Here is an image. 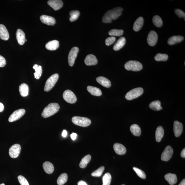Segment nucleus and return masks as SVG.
I'll return each instance as SVG.
<instances>
[{
	"instance_id": "nucleus-22",
	"label": "nucleus",
	"mask_w": 185,
	"mask_h": 185,
	"mask_svg": "<svg viewBox=\"0 0 185 185\" xmlns=\"http://www.w3.org/2000/svg\"><path fill=\"white\" fill-rule=\"evenodd\" d=\"M144 20L142 17H139L134 23L133 30L135 32H138L142 28L144 24Z\"/></svg>"
},
{
	"instance_id": "nucleus-30",
	"label": "nucleus",
	"mask_w": 185,
	"mask_h": 185,
	"mask_svg": "<svg viewBox=\"0 0 185 185\" xmlns=\"http://www.w3.org/2000/svg\"><path fill=\"white\" fill-rule=\"evenodd\" d=\"M131 132L135 136H140L141 133L140 128L137 124H133L130 128Z\"/></svg>"
},
{
	"instance_id": "nucleus-12",
	"label": "nucleus",
	"mask_w": 185,
	"mask_h": 185,
	"mask_svg": "<svg viewBox=\"0 0 185 185\" xmlns=\"http://www.w3.org/2000/svg\"><path fill=\"white\" fill-rule=\"evenodd\" d=\"M158 40V35L154 31H151L148 34L147 42L150 46H153L156 44Z\"/></svg>"
},
{
	"instance_id": "nucleus-45",
	"label": "nucleus",
	"mask_w": 185,
	"mask_h": 185,
	"mask_svg": "<svg viewBox=\"0 0 185 185\" xmlns=\"http://www.w3.org/2000/svg\"><path fill=\"white\" fill-rule=\"evenodd\" d=\"M6 64V61L5 59L2 56L0 55V67H4Z\"/></svg>"
},
{
	"instance_id": "nucleus-25",
	"label": "nucleus",
	"mask_w": 185,
	"mask_h": 185,
	"mask_svg": "<svg viewBox=\"0 0 185 185\" xmlns=\"http://www.w3.org/2000/svg\"><path fill=\"white\" fill-rule=\"evenodd\" d=\"M184 39V37L183 36H174L169 38L167 42L169 45H173L175 44L181 42Z\"/></svg>"
},
{
	"instance_id": "nucleus-6",
	"label": "nucleus",
	"mask_w": 185,
	"mask_h": 185,
	"mask_svg": "<svg viewBox=\"0 0 185 185\" xmlns=\"http://www.w3.org/2000/svg\"><path fill=\"white\" fill-rule=\"evenodd\" d=\"M143 89L142 87H138L132 89L126 94L125 98L128 100H132L138 98L143 93Z\"/></svg>"
},
{
	"instance_id": "nucleus-15",
	"label": "nucleus",
	"mask_w": 185,
	"mask_h": 185,
	"mask_svg": "<svg viewBox=\"0 0 185 185\" xmlns=\"http://www.w3.org/2000/svg\"><path fill=\"white\" fill-rule=\"evenodd\" d=\"M40 19L42 23L47 25L53 26L56 23L55 19L52 16L43 15L41 16Z\"/></svg>"
},
{
	"instance_id": "nucleus-23",
	"label": "nucleus",
	"mask_w": 185,
	"mask_h": 185,
	"mask_svg": "<svg viewBox=\"0 0 185 185\" xmlns=\"http://www.w3.org/2000/svg\"><path fill=\"white\" fill-rule=\"evenodd\" d=\"M126 43V39L125 38L122 37L119 38L118 41L115 44L113 47V49L115 51H118L122 48Z\"/></svg>"
},
{
	"instance_id": "nucleus-24",
	"label": "nucleus",
	"mask_w": 185,
	"mask_h": 185,
	"mask_svg": "<svg viewBox=\"0 0 185 185\" xmlns=\"http://www.w3.org/2000/svg\"><path fill=\"white\" fill-rule=\"evenodd\" d=\"M165 178L170 185L175 184L177 182V175L175 174L171 173L167 174L165 176Z\"/></svg>"
},
{
	"instance_id": "nucleus-21",
	"label": "nucleus",
	"mask_w": 185,
	"mask_h": 185,
	"mask_svg": "<svg viewBox=\"0 0 185 185\" xmlns=\"http://www.w3.org/2000/svg\"><path fill=\"white\" fill-rule=\"evenodd\" d=\"M96 80L97 82L104 87L109 88L111 87V83L110 81L104 76L98 77L96 78Z\"/></svg>"
},
{
	"instance_id": "nucleus-26",
	"label": "nucleus",
	"mask_w": 185,
	"mask_h": 185,
	"mask_svg": "<svg viewBox=\"0 0 185 185\" xmlns=\"http://www.w3.org/2000/svg\"><path fill=\"white\" fill-rule=\"evenodd\" d=\"M164 131L162 126H159L156 131V140L157 142H160L164 137Z\"/></svg>"
},
{
	"instance_id": "nucleus-13",
	"label": "nucleus",
	"mask_w": 185,
	"mask_h": 185,
	"mask_svg": "<svg viewBox=\"0 0 185 185\" xmlns=\"http://www.w3.org/2000/svg\"><path fill=\"white\" fill-rule=\"evenodd\" d=\"M47 3L55 11L60 10L63 5V1L60 0H50L48 1Z\"/></svg>"
},
{
	"instance_id": "nucleus-51",
	"label": "nucleus",
	"mask_w": 185,
	"mask_h": 185,
	"mask_svg": "<svg viewBox=\"0 0 185 185\" xmlns=\"http://www.w3.org/2000/svg\"><path fill=\"white\" fill-rule=\"evenodd\" d=\"M179 185H185V179H183Z\"/></svg>"
},
{
	"instance_id": "nucleus-9",
	"label": "nucleus",
	"mask_w": 185,
	"mask_h": 185,
	"mask_svg": "<svg viewBox=\"0 0 185 185\" xmlns=\"http://www.w3.org/2000/svg\"><path fill=\"white\" fill-rule=\"evenodd\" d=\"M25 111L23 109H18L14 111L9 117V122H12L19 120L25 115Z\"/></svg>"
},
{
	"instance_id": "nucleus-54",
	"label": "nucleus",
	"mask_w": 185,
	"mask_h": 185,
	"mask_svg": "<svg viewBox=\"0 0 185 185\" xmlns=\"http://www.w3.org/2000/svg\"><path fill=\"white\" fill-rule=\"evenodd\" d=\"M124 185V184H123V185Z\"/></svg>"
},
{
	"instance_id": "nucleus-40",
	"label": "nucleus",
	"mask_w": 185,
	"mask_h": 185,
	"mask_svg": "<svg viewBox=\"0 0 185 185\" xmlns=\"http://www.w3.org/2000/svg\"><path fill=\"white\" fill-rule=\"evenodd\" d=\"M105 168L104 166L100 167L98 169L91 173V175L93 177H100L102 175L104 171Z\"/></svg>"
},
{
	"instance_id": "nucleus-8",
	"label": "nucleus",
	"mask_w": 185,
	"mask_h": 185,
	"mask_svg": "<svg viewBox=\"0 0 185 185\" xmlns=\"http://www.w3.org/2000/svg\"><path fill=\"white\" fill-rule=\"evenodd\" d=\"M79 51V49L78 47H73L70 51L68 57V61L69 65L70 66L72 67L74 66Z\"/></svg>"
},
{
	"instance_id": "nucleus-35",
	"label": "nucleus",
	"mask_w": 185,
	"mask_h": 185,
	"mask_svg": "<svg viewBox=\"0 0 185 185\" xmlns=\"http://www.w3.org/2000/svg\"><path fill=\"white\" fill-rule=\"evenodd\" d=\"M153 23L156 27H162L163 24L162 18L158 15H156L154 16L153 18Z\"/></svg>"
},
{
	"instance_id": "nucleus-16",
	"label": "nucleus",
	"mask_w": 185,
	"mask_h": 185,
	"mask_svg": "<svg viewBox=\"0 0 185 185\" xmlns=\"http://www.w3.org/2000/svg\"><path fill=\"white\" fill-rule=\"evenodd\" d=\"M113 149L115 152L119 155H124L127 152L125 146L118 143H116L114 144Z\"/></svg>"
},
{
	"instance_id": "nucleus-34",
	"label": "nucleus",
	"mask_w": 185,
	"mask_h": 185,
	"mask_svg": "<svg viewBox=\"0 0 185 185\" xmlns=\"http://www.w3.org/2000/svg\"><path fill=\"white\" fill-rule=\"evenodd\" d=\"M70 17L69 18L70 21L71 22L76 21L79 17L80 12L78 10L71 11L69 13Z\"/></svg>"
},
{
	"instance_id": "nucleus-17",
	"label": "nucleus",
	"mask_w": 185,
	"mask_h": 185,
	"mask_svg": "<svg viewBox=\"0 0 185 185\" xmlns=\"http://www.w3.org/2000/svg\"><path fill=\"white\" fill-rule=\"evenodd\" d=\"M16 38L19 44L23 45L25 42V33L21 29H18L16 31Z\"/></svg>"
},
{
	"instance_id": "nucleus-47",
	"label": "nucleus",
	"mask_w": 185,
	"mask_h": 185,
	"mask_svg": "<svg viewBox=\"0 0 185 185\" xmlns=\"http://www.w3.org/2000/svg\"><path fill=\"white\" fill-rule=\"evenodd\" d=\"M78 184V185H87L85 182L83 181H79Z\"/></svg>"
},
{
	"instance_id": "nucleus-53",
	"label": "nucleus",
	"mask_w": 185,
	"mask_h": 185,
	"mask_svg": "<svg viewBox=\"0 0 185 185\" xmlns=\"http://www.w3.org/2000/svg\"><path fill=\"white\" fill-rule=\"evenodd\" d=\"M27 40H26H26H25V42H27Z\"/></svg>"
},
{
	"instance_id": "nucleus-31",
	"label": "nucleus",
	"mask_w": 185,
	"mask_h": 185,
	"mask_svg": "<svg viewBox=\"0 0 185 185\" xmlns=\"http://www.w3.org/2000/svg\"><path fill=\"white\" fill-rule=\"evenodd\" d=\"M149 107L151 109L156 111H160L162 109L161 106V102L159 100H155L152 102L150 104Z\"/></svg>"
},
{
	"instance_id": "nucleus-7",
	"label": "nucleus",
	"mask_w": 185,
	"mask_h": 185,
	"mask_svg": "<svg viewBox=\"0 0 185 185\" xmlns=\"http://www.w3.org/2000/svg\"><path fill=\"white\" fill-rule=\"evenodd\" d=\"M63 97L64 99L69 103L74 104L77 100L76 95L72 91L68 89L64 91Z\"/></svg>"
},
{
	"instance_id": "nucleus-5",
	"label": "nucleus",
	"mask_w": 185,
	"mask_h": 185,
	"mask_svg": "<svg viewBox=\"0 0 185 185\" xmlns=\"http://www.w3.org/2000/svg\"><path fill=\"white\" fill-rule=\"evenodd\" d=\"M59 76L57 74L52 75L48 79L46 82L44 90L45 91H49L51 90L57 82Z\"/></svg>"
},
{
	"instance_id": "nucleus-46",
	"label": "nucleus",
	"mask_w": 185,
	"mask_h": 185,
	"mask_svg": "<svg viewBox=\"0 0 185 185\" xmlns=\"http://www.w3.org/2000/svg\"><path fill=\"white\" fill-rule=\"evenodd\" d=\"M77 136V135L76 133H72L70 135L71 139H72L74 141L76 139Z\"/></svg>"
},
{
	"instance_id": "nucleus-43",
	"label": "nucleus",
	"mask_w": 185,
	"mask_h": 185,
	"mask_svg": "<svg viewBox=\"0 0 185 185\" xmlns=\"http://www.w3.org/2000/svg\"><path fill=\"white\" fill-rule=\"evenodd\" d=\"M116 40V38L115 37H113V36H111V37L107 38L105 40L106 45L109 46L115 42Z\"/></svg>"
},
{
	"instance_id": "nucleus-50",
	"label": "nucleus",
	"mask_w": 185,
	"mask_h": 185,
	"mask_svg": "<svg viewBox=\"0 0 185 185\" xmlns=\"http://www.w3.org/2000/svg\"><path fill=\"white\" fill-rule=\"evenodd\" d=\"M67 135V132L66 130H64L62 133V135L63 137H66Z\"/></svg>"
},
{
	"instance_id": "nucleus-52",
	"label": "nucleus",
	"mask_w": 185,
	"mask_h": 185,
	"mask_svg": "<svg viewBox=\"0 0 185 185\" xmlns=\"http://www.w3.org/2000/svg\"><path fill=\"white\" fill-rule=\"evenodd\" d=\"M0 185H5V184H2Z\"/></svg>"
},
{
	"instance_id": "nucleus-4",
	"label": "nucleus",
	"mask_w": 185,
	"mask_h": 185,
	"mask_svg": "<svg viewBox=\"0 0 185 185\" xmlns=\"http://www.w3.org/2000/svg\"><path fill=\"white\" fill-rule=\"evenodd\" d=\"M73 123L76 125L82 127H87L91 124V121L86 117L75 116L72 119Z\"/></svg>"
},
{
	"instance_id": "nucleus-19",
	"label": "nucleus",
	"mask_w": 185,
	"mask_h": 185,
	"mask_svg": "<svg viewBox=\"0 0 185 185\" xmlns=\"http://www.w3.org/2000/svg\"><path fill=\"white\" fill-rule=\"evenodd\" d=\"M9 38L10 35L6 27L3 25L0 24V38L4 41H7Z\"/></svg>"
},
{
	"instance_id": "nucleus-42",
	"label": "nucleus",
	"mask_w": 185,
	"mask_h": 185,
	"mask_svg": "<svg viewBox=\"0 0 185 185\" xmlns=\"http://www.w3.org/2000/svg\"><path fill=\"white\" fill-rule=\"evenodd\" d=\"M18 179L21 185H29L28 181L23 176L19 175L18 177Z\"/></svg>"
},
{
	"instance_id": "nucleus-20",
	"label": "nucleus",
	"mask_w": 185,
	"mask_h": 185,
	"mask_svg": "<svg viewBox=\"0 0 185 185\" xmlns=\"http://www.w3.org/2000/svg\"><path fill=\"white\" fill-rule=\"evenodd\" d=\"M59 46V42L57 40H53L49 42L45 45L46 48L48 50L52 51L56 50Z\"/></svg>"
},
{
	"instance_id": "nucleus-44",
	"label": "nucleus",
	"mask_w": 185,
	"mask_h": 185,
	"mask_svg": "<svg viewBox=\"0 0 185 185\" xmlns=\"http://www.w3.org/2000/svg\"><path fill=\"white\" fill-rule=\"evenodd\" d=\"M175 14L179 18H184L185 20V14L183 11L180 9H176L175 10Z\"/></svg>"
},
{
	"instance_id": "nucleus-2",
	"label": "nucleus",
	"mask_w": 185,
	"mask_h": 185,
	"mask_svg": "<svg viewBox=\"0 0 185 185\" xmlns=\"http://www.w3.org/2000/svg\"><path fill=\"white\" fill-rule=\"evenodd\" d=\"M60 109V106L56 103L49 104L43 110L42 116L44 118H47L53 116L57 113Z\"/></svg>"
},
{
	"instance_id": "nucleus-14",
	"label": "nucleus",
	"mask_w": 185,
	"mask_h": 185,
	"mask_svg": "<svg viewBox=\"0 0 185 185\" xmlns=\"http://www.w3.org/2000/svg\"><path fill=\"white\" fill-rule=\"evenodd\" d=\"M183 126L181 123L177 121H175L174 122L173 131L175 136L178 137L182 134L183 131Z\"/></svg>"
},
{
	"instance_id": "nucleus-49",
	"label": "nucleus",
	"mask_w": 185,
	"mask_h": 185,
	"mask_svg": "<svg viewBox=\"0 0 185 185\" xmlns=\"http://www.w3.org/2000/svg\"><path fill=\"white\" fill-rule=\"evenodd\" d=\"M181 156L183 157V158H185V149L184 148L182 152H181Z\"/></svg>"
},
{
	"instance_id": "nucleus-36",
	"label": "nucleus",
	"mask_w": 185,
	"mask_h": 185,
	"mask_svg": "<svg viewBox=\"0 0 185 185\" xmlns=\"http://www.w3.org/2000/svg\"><path fill=\"white\" fill-rule=\"evenodd\" d=\"M68 175L66 173H63L60 175L57 180V184L59 185H63L67 182Z\"/></svg>"
},
{
	"instance_id": "nucleus-10",
	"label": "nucleus",
	"mask_w": 185,
	"mask_h": 185,
	"mask_svg": "<svg viewBox=\"0 0 185 185\" xmlns=\"http://www.w3.org/2000/svg\"><path fill=\"white\" fill-rule=\"evenodd\" d=\"M21 150V146L19 144H14L9 149V155L12 158H17L20 153Z\"/></svg>"
},
{
	"instance_id": "nucleus-39",
	"label": "nucleus",
	"mask_w": 185,
	"mask_h": 185,
	"mask_svg": "<svg viewBox=\"0 0 185 185\" xmlns=\"http://www.w3.org/2000/svg\"><path fill=\"white\" fill-rule=\"evenodd\" d=\"M111 180V176L110 173H107L104 175L102 181L103 184L102 185H110Z\"/></svg>"
},
{
	"instance_id": "nucleus-41",
	"label": "nucleus",
	"mask_w": 185,
	"mask_h": 185,
	"mask_svg": "<svg viewBox=\"0 0 185 185\" xmlns=\"http://www.w3.org/2000/svg\"><path fill=\"white\" fill-rule=\"evenodd\" d=\"M133 169L136 172L137 175L141 178L144 179L146 178V175L145 173L143 170L135 167H134Z\"/></svg>"
},
{
	"instance_id": "nucleus-3",
	"label": "nucleus",
	"mask_w": 185,
	"mask_h": 185,
	"mask_svg": "<svg viewBox=\"0 0 185 185\" xmlns=\"http://www.w3.org/2000/svg\"><path fill=\"white\" fill-rule=\"evenodd\" d=\"M124 67L128 71H138L141 70L143 68V66L140 62L134 60H131L125 63Z\"/></svg>"
},
{
	"instance_id": "nucleus-1",
	"label": "nucleus",
	"mask_w": 185,
	"mask_h": 185,
	"mask_svg": "<svg viewBox=\"0 0 185 185\" xmlns=\"http://www.w3.org/2000/svg\"><path fill=\"white\" fill-rule=\"evenodd\" d=\"M123 9L121 7H116L106 12L102 17V21L104 23H111L113 20H116L122 15Z\"/></svg>"
},
{
	"instance_id": "nucleus-33",
	"label": "nucleus",
	"mask_w": 185,
	"mask_h": 185,
	"mask_svg": "<svg viewBox=\"0 0 185 185\" xmlns=\"http://www.w3.org/2000/svg\"><path fill=\"white\" fill-rule=\"evenodd\" d=\"M33 68L35 71V73H34L35 78L36 79H39L40 77L41 76L42 72V69L41 66H39L35 64L33 66Z\"/></svg>"
},
{
	"instance_id": "nucleus-37",
	"label": "nucleus",
	"mask_w": 185,
	"mask_h": 185,
	"mask_svg": "<svg viewBox=\"0 0 185 185\" xmlns=\"http://www.w3.org/2000/svg\"><path fill=\"white\" fill-rule=\"evenodd\" d=\"M124 32L122 30H117V29H113L110 31L109 34V35L111 36H120L122 35Z\"/></svg>"
},
{
	"instance_id": "nucleus-32",
	"label": "nucleus",
	"mask_w": 185,
	"mask_h": 185,
	"mask_svg": "<svg viewBox=\"0 0 185 185\" xmlns=\"http://www.w3.org/2000/svg\"><path fill=\"white\" fill-rule=\"evenodd\" d=\"M91 157L90 155H87L84 157L82 159L79 164L80 168H84L87 166V165L90 162L91 160Z\"/></svg>"
},
{
	"instance_id": "nucleus-27",
	"label": "nucleus",
	"mask_w": 185,
	"mask_h": 185,
	"mask_svg": "<svg viewBox=\"0 0 185 185\" xmlns=\"http://www.w3.org/2000/svg\"><path fill=\"white\" fill-rule=\"evenodd\" d=\"M87 90L91 95L95 96H100L102 95L101 91L98 88L89 86L87 87Z\"/></svg>"
},
{
	"instance_id": "nucleus-18",
	"label": "nucleus",
	"mask_w": 185,
	"mask_h": 185,
	"mask_svg": "<svg viewBox=\"0 0 185 185\" xmlns=\"http://www.w3.org/2000/svg\"><path fill=\"white\" fill-rule=\"evenodd\" d=\"M85 63L87 66H93L96 65L98 61L96 57L92 54L88 55L85 60Z\"/></svg>"
},
{
	"instance_id": "nucleus-11",
	"label": "nucleus",
	"mask_w": 185,
	"mask_h": 185,
	"mask_svg": "<svg viewBox=\"0 0 185 185\" xmlns=\"http://www.w3.org/2000/svg\"><path fill=\"white\" fill-rule=\"evenodd\" d=\"M173 150L171 146H167L161 155V159L164 161L169 160L171 158L173 155Z\"/></svg>"
},
{
	"instance_id": "nucleus-28",
	"label": "nucleus",
	"mask_w": 185,
	"mask_h": 185,
	"mask_svg": "<svg viewBox=\"0 0 185 185\" xmlns=\"http://www.w3.org/2000/svg\"><path fill=\"white\" fill-rule=\"evenodd\" d=\"M43 168L44 171L47 173H52L54 171V167L52 163L45 162L43 164Z\"/></svg>"
},
{
	"instance_id": "nucleus-48",
	"label": "nucleus",
	"mask_w": 185,
	"mask_h": 185,
	"mask_svg": "<svg viewBox=\"0 0 185 185\" xmlns=\"http://www.w3.org/2000/svg\"><path fill=\"white\" fill-rule=\"evenodd\" d=\"M4 108V107L3 104L1 103V102H0V112H2L3 111Z\"/></svg>"
},
{
	"instance_id": "nucleus-29",
	"label": "nucleus",
	"mask_w": 185,
	"mask_h": 185,
	"mask_svg": "<svg viewBox=\"0 0 185 185\" xmlns=\"http://www.w3.org/2000/svg\"><path fill=\"white\" fill-rule=\"evenodd\" d=\"M19 91L21 96H27L29 94V88L28 86L25 83L21 84L19 86Z\"/></svg>"
},
{
	"instance_id": "nucleus-38",
	"label": "nucleus",
	"mask_w": 185,
	"mask_h": 185,
	"mask_svg": "<svg viewBox=\"0 0 185 185\" xmlns=\"http://www.w3.org/2000/svg\"><path fill=\"white\" fill-rule=\"evenodd\" d=\"M168 56L166 54H162L158 53L155 57V59L157 61H167L168 59Z\"/></svg>"
}]
</instances>
